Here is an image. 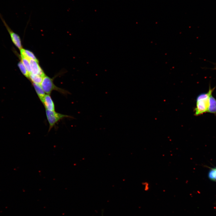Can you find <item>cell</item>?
Here are the masks:
<instances>
[{"label":"cell","instance_id":"6da1fadb","mask_svg":"<svg viewBox=\"0 0 216 216\" xmlns=\"http://www.w3.org/2000/svg\"><path fill=\"white\" fill-rule=\"evenodd\" d=\"M215 88V87L212 88L209 86V90L206 93L199 94L197 97L196 100V106L194 109V115L198 116L207 112L210 96Z\"/></svg>","mask_w":216,"mask_h":216},{"label":"cell","instance_id":"7a4b0ae2","mask_svg":"<svg viewBox=\"0 0 216 216\" xmlns=\"http://www.w3.org/2000/svg\"><path fill=\"white\" fill-rule=\"evenodd\" d=\"M40 85L45 93L47 94H50L53 90L57 91L64 95L69 93L66 90L56 86L53 83V79L46 76L43 78Z\"/></svg>","mask_w":216,"mask_h":216},{"label":"cell","instance_id":"3957f363","mask_svg":"<svg viewBox=\"0 0 216 216\" xmlns=\"http://www.w3.org/2000/svg\"><path fill=\"white\" fill-rule=\"evenodd\" d=\"M46 118L49 125V132L60 120L65 118H71V116L64 115L55 111L46 110Z\"/></svg>","mask_w":216,"mask_h":216},{"label":"cell","instance_id":"277c9868","mask_svg":"<svg viewBox=\"0 0 216 216\" xmlns=\"http://www.w3.org/2000/svg\"><path fill=\"white\" fill-rule=\"evenodd\" d=\"M31 73L40 76L44 78L46 75L43 71L38 64V62L33 59L29 60Z\"/></svg>","mask_w":216,"mask_h":216},{"label":"cell","instance_id":"5b68a950","mask_svg":"<svg viewBox=\"0 0 216 216\" xmlns=\"http://www.w3.org/2000/svg\"><path fill=\"white\" fill-rule=\"evenodd\" d=\"M42 103L44 106L46 110L55 111V104L50 94H46Z\"/></svg>","mask_w":216,"mask_h":216},{"label":"cell","instance_id":"8992f818","mask_svg":"<svg viewBox=\"0 0 216 216\" xmlns=\"http://www.w3.org/2000/svg\"><path fill=\"white\" fill-rule=\"evenodd\" d=\"M207 112L214 114L216 116V99L212 96V94L210 95L209 98Z\"/></svg>","mask_w":216,"mask_h":216},{"label":"cell","instance_id":"52a82bcc","mask_svg":"<svg viewBox=\"0 0 216 216\" xmlns=\"http://www.w3.org/2000/svg\"><path fill=\"white\" fill-rule=\"evenodd\" d=\"M32 84L39 99L42 102L46 94L40 84L32 82Z\"/></svg>","mask_w":216,"mask_h":216},{"label":"cell","instance_id":"ba28073f","mask_svg":"<svg viewBox=\"0 0 216 216\" xmlns=\"http://www.w3.org/2000/svg\"><path fill=\"white\" fill-rule=\"evenodd\" d=\"M43 78L40 76L34 74L32 73L29 74V79L31 80L32 82L41 84Z\"/></svg>","mask_w":216,"mask_h":216},{"label":"cell","instance_id":"9c48e42d","mask_svg":"<svg viewBox=\"0 0 216 216\" xmlns=\"http://www.w3.org/2000/svg\"><path fill=\"white\" fill-rule=\"evenodd\" d=\"M21 56V62L29 73H31V68L30 64V59L28 57L24 56Z\"/></svg>","mask_w":216,"mask_h":216},{"label":"cell","instance_id":"30bf717a","mask_svg":"<svg viewBox=\"0 0 216 216\" xmlns=\"http://www.w3.org/2000/svg\"><path fill=\"white\" fill-rule=\"evenodd\" d=\"M18 66L22 73L26 77L29 79V74L23 64L22 62H20L18 64Z\"/></svg>","mask_w":216,"mask_h":216},{"label":"cell","instance_id":"8fae6325","mask_svg":"<svg viewBox=\"0 0 216 216\" xmlns=\"http://www.w3.org/2000/svg\"><path fill=\"white\" fill-rule=\"evenodd\" d=\"M208 176L212 180L216 181V168L211 170L209 172Z\"/></svg>","mask_w":216,"mask_h":216},{"label":"cell","instance_id":"7c38bea8","mask_svg":"<svg viewBox=\"0 0 216 216\" xmlns=\"http://www.w3.org/2000/svg\"><path fill=\"white\" fill-rule=\"evenodd\" d=\"M24 50L26 56L29 59H33L38 62L34 54L32 52L25 49Z\"/></svg>","mask_w":216,"mask_h":216},{"label":"cell","instance_id":"4fadbf2b","mask_svg":"<svg viewBox=\"0 0 216 216\" xmlns=\"http://www.w3.org/2000/svg\"><path fill=\"white\" fill-rule=\"evenodd\" d=\"M142 185L144 188V190L147 191L149 189L150 185L149 183L147 182H144L142 183Z\"/></svg>","mask_w":216,"mask_h":216},{"label":"cell","instance_id":"5bb4252c","mask_svg":"<svg viewBox=\"0 0 216 216\" xmlns=\"http://www.w3.org/2000/svg\"><path fill=\"white\" fill-rule=\"evenodd\" d=\"M212 69L213 70H216V64L212 68Z\"/></svg>","mask_w":216,"mask_h":216}]
</instances>
